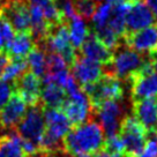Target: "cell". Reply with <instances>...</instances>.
<instances>
[{"instance_id": "obj_29", "label": "cell", "mask_w": 157, "mask_h": 157, "mask_svg": "<svg viewBox=\"0 0 157 157\" xmlns=\"http://www.w3.org/2000/svg\"><path fill=\"white\" fill-rule=\"evenodd\" d=\"M137 157H157V131L148 132L146 144Z\"/></svg>"}, {"instance_id": "obj_38", "label": "cell", "mask_w": 157, "mask_h": 157, "mask_svg": "<svg viewBox=\"0 0 157 157\" xmlns=\"http://www.w3.org/2000/svg\"><path fill=\"white\" fill-rule=\"evenodd\" d=\"M12 0H0V6L2 7V8H5L6 6L10 4Z\"/></svg>"}, {"instance_id": "obj_23", "label": "cell", "mask_w": 157, "mask_h": 157, "mask_svg": "<svg viewBox=\"0 0 157 157\" xmlns=\"http://www.w3.org/2000/svg\"><path fill=\"white\" fill-rule=\"evenodd\" d=\"M0 157H27L17 133H10L0 136Z\"/></svg>"}, {"instance_id": "obj_13", "label": "cell", "mask_w": 157, "mask_h": 157, "mask_svg": "<svg viewBox=\"0 0 157 157\" xmlns=\"http://www.w3.org/2000/svg\"><path fill=\"white\" fill-rule=\"evenodd\" d=\"M155 16L143 0L131 2L126 14V34L141 30L155 23Z\"/></svg>"}, {"instance_id": "obj_15", "label": "cell", "mask_w": 157, "mask_h": 157, "mask_svg": "<svg viewBox=\"0 0 157 157\" xmlns=\"http://www.w3.org/2000/svg\"><path fill=\"white\" fill-rule=\"evenodd\" d=\"M28 104L15 91L6 105L0 110V127L2 129H12L16 127L27 112Z\"/></svg>"}, {"instance_id": "obj_20", "label": "cell", "mask_w": 157, "mask_h": 157, "mask_svg": "<svg viewBox=\"0 0 157 157\" xmlns=\"http://www.w3.org/2000/svg\"><path fill=\"white\" fill-rule=\"evenodd\" d=\"M66 91L59 84L51 81H43L39 101L46 108H61L66 99Z\"/></svg>"}, {"instance_id": "obj_17", "label": "cell", "mask_w": 157, "mask_h": 157, "mask_svg": "<svg viewBox=\"0 0 157 157\" xmlns=\"http://www.w3.org/2000/svg\"><path fill=\"white\" fill-rule=\"evenodd\" d=\"M14 84L15 91L25 99V102L28 105L33 106L39 104L42 82L38 76H36L30 72L25 73L16 82H14Z\"/></svg>"}, {"instance_id": "obj_16", "label": "cell", "mask_w": 157, "mask_h": 157, "mask_svg": "<svg viewBox=\"0 0 157 157\" xmlns=\"http://www.w3.org/2000/svg\"><path fill=\"white\" fill-rule=\"evenodd\" d=\"M133 114L147 132L157 131V103L154 98L134 101Z\"/></svg>"}, {"instance_id": "obj_7", "label": "cell", "mask_w": 157, "mask_h": 157, "mask_svg": "<svg viewBox=\"0 0 157 157\" xmlns=\"http://www.w3.org/2000/svg\"><path fill=\"white\" fill-rule=\"evenodd\" d=\"M17 127V134L21 140L29 141L39 147L40 140L45 132V119L43 108L36 104L27 110Z\"/></svg>"}, {"instance_id": "obj_36", "label": "cell", "mask_w": 157, "mask_h": 157, "mask_svg": "<svg viewBox=\"0 0 157 157\" xmlns=\"http://www.w3.org/2000/svg\"><path fill=\"white\" fill-rule=\"evenodd\" d=\"M8 61H10V58H8V56H7V54L0 53V76H1L2 71H4V68L6 67V65H7Z\"/></svg>"}, {"instance_id": "obj_3", "label": "cell", "mask_w": 157, "mask_h": 157, "mask_svg": "<svg viewBox=\"0 0 157 157\" xmlns=\"http://www.w3.org/2000/svg\"><path fill=\"white\" fill-rule=\"evenodd\" d=\"M146 63L142 54L128 48L127 45L116 49V53L108 64V74H111L119 80H128L136 73Z\"/></svg>"}, {"instance_id": "obj_11", "label": "cell", "mask_w": 157, "mask_h": 157, "mask_svg": "<svg viewBox=\"0 0 157 157\" xmlns=\"http://www.w3.org/2000/svg\"><path fill=\"white\" fill-rule=\"evenodd\" d=\"M72 72L73 78L82 87V89L97 82L105 74L102 65L84 57L75 58L72 63Z\"/></svg>"}, {"instance_id": "obj_8", "label": "cell", "mask_w": 157, "mask_h": 157, "mask_svg": "<svg viewBox=\"0 0 157 157\" xmlns=\"http://www.w3.org/2000/svg\"><path fill=\"white\" fill-rule=\"evenodd\" d=\"M42 43L45 45L44 49L46 51L50 53L60 54L69 64H72L76 58L75 48L71 43L68 28L65 22L52 25Z\"/></svg>"}, {"instance_id": "obj_6", "label": "cell", "mask_w": 157, "mask_h": 157, "mask_svg": "<svg viewBox=\"0 0 157 157\" xmlns=\"http://www.w3.org/2000/svg\"><path fill=\"white\" fill-rule=\"evenodd\" d=\"M131 82L132 101H141L146 98H155L157 96V75L155 74L150 60L128 78Z\"/></svg>"}, {"instance_id": "obj_1", "label": "cell", "mask_w": 157, "mask_h": 157, "mask_svg": "<svg viewBox=\"0 0 157 157\" xmlns=\"http://www.w3.org/2000/svg\"><path fill=\"white\" fill-rule=\"evenodd\" d=\"M105 134L97 121L87 120L71 129L63 142L64 150L72 156L93 155L104 148Z\"/></svg>"}, {"instance_id": "obj_10", "label": "cell", "mask_w": 157, "mask_h": 157, "mask_svg": "<svg viewBox=\"0 0 157 157\" xmlns=\"http://www.w3.org/2000/svg\"><path fill=\"white\" fill-rule=\"evenodd\" d=\"M61 108L69 119L71 124L76 126L88 120L91 114L93 105L86 91L82 88H80L78 90L66 96V99Z\"/></svg>"}, {"instance_id": "obj_37", "label": "cell", "mask_w": 157, "mask_h": 157, "mask_svg": "<svg viewBox=\"0 0 157 157\" xmlns=\"http://www.w3.org/2000/svg\"><path fill=\"white\" fill-rule=\"evenodd\" d=\"M6 44H7V43H6V40L4 39V37L1 36V34H0V53H1V52H2V50L6 48Z\"/></svg>"}, {"instance_id": "obj_33", "label": "cell", "mask_w": 157, "mask_h": 157, "mask_svg": "<svg viewBox=\"0 0 157 157\" xmlns=\"http://www.w3.org/2000/svg\"><path fill=\"white\" fill-rule=\"evenodd\" d=\"M146 2V5L149 7V10H151L152 15L157 20V0H143Z\"/></svg>"}, {"instance_id": "obj_9", "label": "cell", "mask_w": 157, "mask_h": 157, "mask_svg": "<svg viewBox=\"0 0 157 157\" xmlns=\"http://www.w3.org/2000/svg\"><path fill=\"white\" fill-rule=\"evenodd\" d=\"M96 109V117L98 124L103 128L105 136H112L119 133V128L124 119V108L121 101H109L98 105Z\"/></svg>"}, {"instance_id": "obj_28", "label": "cell", "mask_w": 157, "mask_h": 157, "mask_svg": "<svg viewBox=\"0 0 157 157\" xmlns=\"http://www.w3.org/2000/svg\"><path fill=\"white\" fill-rule=\"evenodd\" d=\"M67 61L60 54L50 53L48 56V73H58L68 69Z\"/></svg>"}, {"instance_id": "obj_41", "label": "cell", "mask_w": 157, "mask_h": 157, "mask_svg": "<svg viewBox=\"0 0 157 157\" xmlns=\"http://www.w3.org/2000/svg\"><path fill=\"white\" fill-rule=\"evenodd\" d=\"M156 97H157V96H156ZM156 103H157V102H156Z\"/></svg>"}, {"instance_id": "obj_22", "label": "cell", "mask_w": 157, "mask_h": 157, "mask_svg": "<svg viewBox=\"0 0 157 157\" xmlns=\"http://www.w3.org/2000/svg\"><path fill=\"white\" fill-rule=\"evenodd\" d=\"M67 28H68L69 39H71L72 45L75 49L81 48V45L83 44L84 40L90 35L87 20L78 14H75L68 20Z\"/></svg>"}, {"instance_id": "obj_24", "label": "cell", "mask_w": 157, "mask_h": 157, "mask_svg": "<svg viewBox=\"0 0 157 157\" xmlns=\"http://www.w3.org/2000/svg\"><path fill=\"white\" fill-rule=\"evenodd\" d=\"M27 65L30 69V73L38 76L39 78H44L48 73V56L44 49L34 48L28 54Z\"/></svg>"}, {"instance_id": "obj_19", "label": "cell", "mask_w": 157, "mask_h": 157, "mask_svg": "<svg viewBox=\"0 0 157 157\" xmlns=\"http://www.w3.org/2000/svg\"><path fill=\"white\" fill-rule=\"evenodd\" d=\"M34 48L35 39L31 34L28 33H19L17 35H14L6 45L7 56L14 59H23V57L28 56Z\"/></svg>"}, {"instance_id": "obj_35", "label": "cell", "mask_w": 157, "mask_h": 157, "mask_svg": "<svg viewBox=\"0 0 157 157\" xmlns=\"http://www.w3.org/2000/svg\"><path fill=\"white\" fill-rule=\"evenodd\" d=\"M149 60H150V64L152 66V69H154V72L155 74L157 75V50L155 51H152L151 53H149Z\"/></svg>"}, {"instance_id": "obj_39", "label": "cell", "mask_w": 157, "mask_h": 157, "mask_svg": "<svg viewBox=\"0 0 157 157\" xmlns=\"http://www.w3.org/2000/svg\"><path fill=\"white\" fill-rule=\"evenodd\" d=\"M76 157H90L89 155H83V156H76Z\"/></svg>"}, {"instance_id": "obj_14", "label": "cell", "mask_w": 157, "mask_h": 157, "mask_svg": "<svg viewBox=\"0 0 157 157\" xmlns=\"http://www.w3.org/2000/svg\"><path fill=\"white\" fill-rule=\"evenodd\" d=\"M1 16L10 22L14 31L28 33L30 30L29 6L25 0H12L2 10Z\"/></svg>"}, {"instance_id": "obj_26", "label": "cell", "mask_w": 157, "mask_h": 157, "mask_svg": "<svg viewBox=\"0 0 157 157\" xmlns=\"http://www.w3.org/2000/svg\"><path fill=\"white\" fill-rule=\"evenodd\" d=\"M112 4L106 2V1L96 6L93 16L90 17L94 31H97V30L102 29V28L108 25V22L110 20L111 13H112Z\"/></svg>"}, {"instance_id": "obj_18", "label": "cell", "mask_w": 157, "mask_h": 157, "mask_svg": "<svg viewBox=\"0 0 157 157\" xmlns=\"http://www.w3.org/2000/svg\"><path fill=\"white\" fill-rule=\"evenodd\" d=\"M80 49L82 57L96 61L101 65H108L113 54L112 51L96 35H89Z\"/></svg>"}, {"instance_id": "obj_4", "label": "cell", "mask_w": 157, "mask_h": 157, "mask_svg": "<svg viewBox=\"0 0 157 157\" xmlns=\"http://www.w3.org/2000/svg\"><path fill=\"white\" fill-rule=\"evenodd\" d=\"M119 136L124 144V156L137 157L147 141L148 132L134 116H125L119 128Z\"/></svg>"}, {"instance_id": "obj_21", "label": "cell", "mask_w": 157, "mask_h": 157, "mask_svg": "<svg viewBox=\"0 0 157 157\" xmlns=\"http://www.w3.org/2000/svg\"><path fill=\"white\" fill-rule=\"evenodd\" d=\"M29 6V17H30V31L31 36L37 42H42L48 35L52 25L45 20L43 14L42 6L38 5H28Z\"/></svg>"}, {"instance_id": "obj_31", "label": "cell", "mask_w": 157, "mask_h": 157, "mask_svg": "<svg viewBox=\"0 0 157 157\" xmlns=\"http://www.w3.org/2000/svg\"><path fill=\"white\" fill-rule=\"evenodd\" d=\"M58 7L59 12L61 14L63 20L68 21L73 15L76 14L75 10V1L74 0H58V2L56 4Z\"/></svg>"}, {"instance_id": "obj_40", "label": "cell", "mask_w": 157, "mask_h": 157, "mask_svg": "<svg viewBox=\"0 0 157 157\" xmlns=\"http://www.w3.org/2000/svg\"><path fill=\"white\" fill-rule=\"evenodd\" d=\"M94 1H96V2H97V1H101V0H94Z\"/></svg>"}, {"instance_id": "obj_12", "label": "cell", "mask_w": 157, "mask_h": 157, "mask_svg": "<svg viewBox=\"0 0 157 157\" xmlns=\"http://www.w3.org/2000/svg\"><path fill=\"white\" fill-rule=\"evenodd\" d=\"M123 39L125 45L139 53H151L152 51L157 50V23L126 34Z\"/></svg>"}, {"instance_id": "obj_27", "label": "cell", "mask_w": 157, "mask_h": 157, "mask_svg": "<svg viewBox=\"0 0 157 157\" xmlns=\"http://www.w3.org/2000/svg\"><path fill=\"white\" fill-rule=\"evenodd\" d=\"M75 1V10L76 14L82 16L83 19L88 20L93 16L95 8H96V1L94 0H74Z\"/></svg>"}, {"instance_id": "obj_32", "label": "cell", "mask_w": 157, "mask_h": 157, "mask_svg": "<svg viewBox=\"0 0 157 157\" xmlns=\"http://www.w3.org/2000/svg\"><path fill=\"white\" fill-rule=\"evenodd\" d=\"M105 150L110 152H114V154H123L124 155V144L121 139L119 136V134L112 135V136H108L105 139L104 142V148Z\"/></svg>"}, {"instance_id": "obj_2", "label": "cell", "mask_w": 157, "mask_h": 157, "mask_svg": "<svg viewBox=\"0 0 157 157\" xmlns=\"http://www.w3.org/2000/svg\"><path fill=\"white\" fill-rule=\"evenodd\" d=\"M44 119L45 132L39 143V150L51 152L64 149V139L72 129V124L67 116L57 108H48L44 110Z\"/></svg>"}, {"instance_id": "obj_25", "label": "cell", "mask_w": 157, "mask_h": 157, "mask_svg": "<svg viewBox=\"0 0 157 157\" xmlns=\"http://www.w3.org/2000/svg\"><path fill=\"white\" fill-rule=\"evenodd\" d=\"M28 68L27 61L23 59H12L10 61L7 63L6 67L2 71L1 78L10 82H16Z\"/></svg>"}, {"instance_id": "obj_5", "label": "cell", "mask_w": 157, "mask_h": 157, "mask_svg": "<svg viewBox=\"0 0 157 157\" xmlns=\"http://www.w3.org/2000/svg\"><path fill=\"white\" fill-rule=\"evenodd\" d=\"M83 90L88 95L93 108H97L109 101H121L124 96V86L120 80L108 73L104 74L97 82L83 88Z\"/></svg>"}, {"instance_id": "obj_30", "label": "cell", "mask_w": 157, "mask_h": 157, "mask_svg": "<svg viewBox=\"0 0 157 157\" xmlns=\"http://www.w3.org/2000/svg\"><path fill=\"white\" fill-rule=\"evenodd\" d=\"M14 94L15 84L4 78H0V110L5 106Z\"/></svg>"}, {"instance_id": "obj_34", "label": "cell", "mask_w": 157, "mask_h": 157, "mask_svg": "<svg viewBox=\"0 0 157 157\" xmlns=\"http://www.w3.org/2000/svg\"><path fill=\"white\" fill-rule=\"evenodd\" d=\"M95 157H125L123 154H114V152H110L105 149H102L101 151L96 152V156Z\"/></svg>"}]
</instances>
